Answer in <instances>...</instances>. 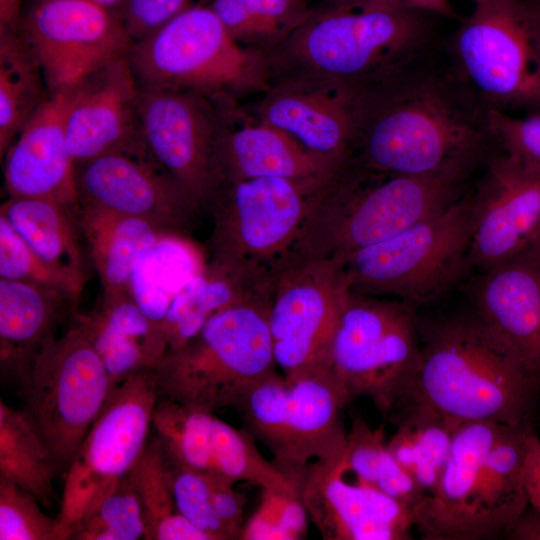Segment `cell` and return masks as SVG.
Instances as JSON below:
<instances>
[{"instance_id": "ac0fdd59", "label": "cell", "mask_w": 540, "mask_h": 540, "mask_svg": "<svg viewBox=\"0 0 540 540\" xmlns=\"http://www.w3.org/2000/svg\"><path fill=\"white\" fill-rule=\"evenodd\" d=\"M343 453L310 463L295 481L307 514L325 540H406L414 510L380 490L344 476Z\"/></svg>"}, {"instance_id": "1f68e13d", "label": "cell", "mask_w": 540, "mask_h": 540, "mask_svg": "<svg viewBox=\"0 0 540 540\" xmlns=\"http://www.w3.org/2000/svg\"><path fill=\"white\" fill-rule=\"evenodd\" d=\"M58 475L48 446L25 409L0 400V477L32 494L45 507L53 506V481Z\"/></svg>"}, {"instance_id": "f35d334b", "label": "cell", "mask_w": 540, "mask_h": 540, "mask_svg": "<svg viewBox=\"0 0 540 540\" xmlns=\"http://www.w3.org/2000/svg\"><path fill=\"white\" fill-rule=\"evenodd\" d=\"M309 516L298 492L262 488L258 507L245 522L240 540H300Z\"/></svg>"}, {"instance_id": "484cf974", "label": "cell", "mask_w": 540, "mask_h": 540, "mask_svg": "<svg viewBox=\"0 0 540 540\" xmlns=\"http://www.w3.org/2000/svg\"><path fill=\"white\" fill-rule=\"evenodd\" d=\"M69 295L43 286L0 279V370L24 393L32 366L54 335Z\"/></svg>"}, {"instance_id": "3957f363", "label": "cell", "mask_w": 540, "mask_h": 540, "mask_svg": "<svg viewBox=\"0 0 540 540\" xmlns=\"http://www.w3.org/2000/svg\"><path fill=\"white\" fill-rule=\"evenodd\" d=\"M433 17L378 5L325 2L264 51L271 82L311 79L356 89L381 80L441 49Z\"/></svg>"}, {"instance_id": "5b68a950", "label": "cell", "mask_w": 540, "mask_h": 540, "mask_svg": "<svg viewBox=\"0 0 540 540\" xmlns=\"http://www.w3.org/2000/svg\"><path fill=\"white\" fill-rule=\"evenodd\" d=\"M128 59L140 84L193 92L224 109L271 85L265 52L236 42L209 7L197 3L134 42Z\"/></svg>"}, {"instance_id": "ffe728a7", "label": "cell", "mask_w": 540, "mask_h": 540, "mask_svg": "<svg viewBox=\"0 0 540 540\" xmlns=\"http://www.w3.org/2000/svg\"><path fill=\"white\" fill-rule=\"evenodd\" d=\"M138 101L139 83L128 55L67 88L65 128L75 163L145 147Z\"/></svg>"}, {"instance_id": "f5cc1de1", "label": "cell", "mask_w": 540, "mask_h": 540, "mask_svg": "<svg viewBox=\"0 0 540 540\" xmlns=\"http://www.w3.org/2000/svg\"><path fill=\"white\" fill-rule=\"evenodd\" d=\"M532 247H533V249L535 251V254L537 256L538 263H539V266H540V237Z\"/></svg>"}, {"instance_id": "681fc988", "label": "cell", "mask_w": 540, "mask_h": 540, "mask_svg": "<svg viewBox=\"0 0 540 540\" xmlns=\"http://www.w3.org/2000/svg\"><path fill=\"white\" fill-rule=\"evenodd\" d=\"M27 0H0V34L17 33Z\"/></svg>"}, {"instance_id": "d4e9b609", "label": "cell", "mask_w": 540, "mask_h": 540, "mask_svg": "<svg viewBox=\"0 0 540 540\" xmlns=\"http://www.w3.org/2000/svg\"><path fill=\"white\" fill-rule=\"evenodd\" d=\"M222 111L228 128L226 163L230 183L259 177L323 181L350 158L308 149L290 134L256 120L244 104Z\"/></svg>"}, {"instance_id": "816d5d0a", "label": "cell", "mask_w": 540, "mask_h": 540, "mask_svg": "<svg viewBox=\"0 0 540 540\" xmlns=\"http://www.w3.org/2000/svg\"><path fill=\"white\" fill-rule=\"evenodd\" d=\"M532 23L540 38V0H525Z\"/></svg>"}, {"instance_id": "9c48e42d", "label": "cell", "mask_w": 540, "mask_h": 540, "mask_svg": "<svg viewBox=\"0 0 540 540\" xmlns=\"http://www.w3.org/2000/svg\"><path fill=\"white\" fill-rule=\"evenodd\" d=\"M443 43L456 75L488 109L540 112V38L525 0H471Z\"/></svg>"}, {"instance_id": "8992f818", "label": "cell", "mask_w": 540, "mask_h": 540, "mask_svg": "<svg viewBox=\"0 0 540 540\" xmlns=\"http://www.w3.org/2000/svg\"><path fill=\"white\" fill-rule=\"evenodd\" d=\"M270 301L241 303L211 317L187 343L152 368L159 395L207 412L236 410L276 366Z\"/></svg>"}, {"instance_id": "e0dca14e", "label": "cell", "mask_w": 540, "mask_h": 540, "mask_svg": "<svg viewBox=\"0 0 540 540\" xmlns=\"http://www.w3.org/2000/svg\"><path fill=\"white\" fill-rule=\"evenodd\" d=\"M473 199L469 265L485 272L532 247L540 237V173L494 153L483 166Z\"/></svg>"}, {"instance_id": "ba28073f", "label": "cell", "mask_w": 540, "mask_h": 540, "mask_svg": "<svg viewBox=\"0 0 540 540\" xmlns=\"http://www.w3.org/2000/svg\"><path fill=\"white\" fill-rule=\"evenodd\" d=\"M351 401L333 371L318 366L289 377L276 370L235 411L242 428L271 452V461L295 484L310 463L343 453V412Z\"/></svg>"}, {"instance_id": "f1b7e54d", "label": "cell", "mask_w": 540, "mask_h": 540, "mask_svg": "<svg viewBox=\"0 0 540 540\" xmlns=\"http://www.w3.org/2000/svg\"><path fill=\"white\" fill-rule=\"evenodd\" d=\"M77 216L98 273L102 296L129 293L137 262L169 232L145 219L78 204Z\"/></svg>"}, {"instance_id": "83f0119b", "label": "cell", "mask_w": 540, "mask_h": 540, "mask_svg": "<svg viewBox=\"0 0 540 540\" xmlns=\"http://www.w3.org/2000/svg\"><path fill=\"white\" fill-rule=\"evenodd\" d=\"M536 435L532 422L508 425L486 454L474 511L473 540L504 536L528 509L522 480Z\"/></svg>"}, {"instance_id": "4fadbf2b", "label": "cell", "mask_w": 540, "mask_h": 540, "mask_svg": "<svg viewBox=\"0 0 540 540\" xmlns=\"http://www.w3.org/2000/svg\"><path fill=\"white\" fill-rule=\"evenodd\" d=\"M138 107L150 153L196 212L208 209L215 195L230 184L222 109L193 92L140 83Z\"/></svg>"}, {"instance_id": "7c38bea8", "label": "cell", "mask_w": 540, "mask_h": 540, "mask_svg": "<svg viewBox=\"0 0 540 540\" xmlns=\"http://www.w3.org/2000/svg\"><path fill=\"white\" fill-rule=\"evenodd\" d=\"M113 389L87 330L76 322L37 355L23 393L26 412L65 475Z\"/></svg>"}, {"instance_id": "7a4b0ae2", "label": "cell", "mask_w": 540, "mask_h": 540, "mask_svg": "<svg viewBox=\"0 0 540 540\" xmlns=\"http://www.w3.org/2000/svg\"><path fill=\"white\" fill-rule=\"evenodd\" d=\"M418 370L385 419L417 407L459 427L490 421L532 422L540 400V372L520 363L473 310L423 324Z\"/></svg>"}, {"instance_id": "b9f144b4", "label": "cell", "mask_w": 540, "mask_h": 540, "mask_svg": "<svg viewBox=\"0 0 540 540\" xmlns=\"http://www.w3.org/2000/svg\"><path fill=\"white\" fill-rule=\"evenodd\" d=\"M488 122L497 148L524 169L540 173V112L524 117L489 110Z\"/></svg>"}, {"instance_id": "44dd1931", "label": "cell", "mask_w": 540, "mask_h": 540, "mask_svg": "<svg viewBox=\"0 0 540 540\" xmlns=\"http://www.w3.org/2000/svg\"><path fill=\"white\" fill-rule=\"evenodd\" d=\"M256 120L294 137L310 150L350 157L352 89L335 82L282 78L245 106Z\"/></svg>"}, {"instance_id": "30bf717a", "label": "cell", "mask_w": 540, "mask_h": 540, "mask_svg": "<svg viewBox=\"0 0 540 540\" xmlns=\"http://www.w3.org/2000/svg\"><path fill=\"white\" fill-rule=\"evenodd\" d=\"M471 191L447 208L344 261L350 290L417 307L445 292L469 265Z\"/></svg>"}, {"instance_id": "7dc6e473", "label": "cell", "mask_w": 540, "mask_h": 540, "mask_svg": "<svg viewBox=\"0 0 540 540\" xmlns=\"http://www.w3.org/2000/svg\"><path fill=\"white\" fill-rule=\"evenodd\" d=\"M326 2L345 6L378 5L451 19L459 18L450 0H326Z\"/></svg>"}, {"instance_id": "4dcf8cb0", "label": "cell", "mask_w": 540, "mask_h": 540, "mask_svg": "<svg viewBox=\"0 0 540 540\" xmlns=\"http://www.w3.org/2000/svg\"><path fill=\"white\" fill-rule=\"evenodd\" d=\"M77 207L48 199L9 197L0 215L44 262L84 283Z\"/></svg>"}, {"instance_id": "db71d44e", "label": "cell", "mask_w": 540, "mask_h": 540, "mask_svg": "<svg viewBox=\"0 0 540 540\" xmlns=\"http://www.w3.org/2000/svg\"><path fill=\"white\" fill-rule=\"evenodd\" d=\"M212 0H197V4L199 5H207Z\"/></svg>"}, {"instance_id": "5bb4252c", "label": "cell", "mask_w": 540, "mask_h": 540, "mask_svg": "<svg viewBox=\"0 0 540 540\" xmlns=\"http://www.w3.org/2000/svg\"><path fill=\"white\" fill-rule=\"evenodd\" d=\"M159 396L152 369L131 375L111 390L65 474L57 518L64 540L143 454Z\"/></svg>"}, {"instance_id": "277c9868", "label": "cell", "mask_w": 540, "mask_h": 540, "mask_svg": "<svg viewBox=\"0 0 540 540\" xmlns=\"http://www.w3.org/2000/svg\"><path fill=\"white\" fill-rule=\"evenodd\" d=\"M469 178L375 172L351 157L319 189L288 265L344 261L447 208Z\"/></svg>"}, {"instance_id": "bcb514c9", "label": "cell", "mask_w": 540, "mask_h": 540, "mask_svg": "<svg viewBox=\"0 0 540 540\" xmlns=\"http://www.w3.org/2000/svg\"><path fill=\"white\" fill-rule=\"evenodd\" d=\"M250 10L280 27L286 36L307 21L314 8L308 0H239Z\"/></svg>"}, {"instance_id": "c3c4849f", "label": "cell", "mask_w": 540, "mask_h": 540, "mask_svg": "<svg viewBox=\"0 0 540 540\" xmlns=\"http://www.w3.org/2000/svg\"><path fill=\"white\" fill-rule=\"evenodd\" d=\"M522 481L529 506L540 512V438L538 435L532 441Z\"/></svg>"}, {"instance_id": "60d3db41", "label": "cell", "mask_w": 540, "mask_h": 540, "mask_svg": "<svg viewBox=\"0 0 540 540\" xmlns=\"http://www.w3.org/2000/svg\"><path fill=\"white\" fill-rule=\"evenodd\" d=\"M28 491L0 477V540H64L58 519Z\"/></svg>"}, {"instance_id": "ab89813d", "label": "cell", "mask_w": 540, "mask_h": 540, "mask_svg": "<svg viewBox=\"0 0 540 540\" xmlns=\"http://www.w3.org/2000/svg\"><path fill=\"white\" fill-rule=\"evenodd\" d=\"M163 456L166 479L178 512L210 540H229L214 510L208 476L169 459L164 453Z\"/></svg>"}, {"instance_id": "d590c367", "label": "cell", "mask_w": 540, "mask_h": 540, "mask_svg": "<svg viewBox=\"0 0 540 540\" xmlns=\"http://www.w3.org/2000/svg\"><path fill=\"white\" fill-rule=\"evenodd\" d=\"M207 412L159 396L152 427L165 456L199 472L213 475L212 419Z\"/></svg>"}, {"instance_id": "7402d4cb", "label": "cell", "mask_w": 540, "mask_h": 540, "mask_svg": "<svg viewBox=\"0 0 540 540\" xmlns=\"http://www.w3.org/2000/svg\"><path fill=\"white\" fill-rule=\"evenodd\" d=\"M67 89L49 93L5 153L9 197L78 206L76 163L67 143Z\"/></svg>"}, {"instance_id": "8d00e7d4", "label": "cell", "mask_w": 540, "mask_h": 540, "mask_svg": "<svg viewBox=\"0 0 540 540\" xmlns=\"http://www.w3.org/2000/svg\"><path fill=\"white\" fill-rule=\"evenodd\" d=\"M145 538V522L137 492L125 476L72 528L69 540H137Z\"/></svg>"}, {"instance_id": "7bdbcfd3", "label": "cell", "mask_w": 540, "mask_h": 540, "mask_svg": "<svg viewBox=\"0 0 540 540\" xmlns=\"http://www.w3.org/2000/svg\"><path fill=\"white\" fill-rule=\"evenodd\" d=\"M207 6L218 17L227 33L242 45L265 51L286 37L280 27L250 10L239 0H212Z\"/></svg>"}, {"instance_id": "ee69618b", "label": "cell", "mask_w": 540, "mask_h": 540, "mask_svg": "<svg viewBox=\"0 0 540 540\" xmlns=\"http://www.w3.org/2000/svg\"><path fill=\"white\" fill-rule=\"evenodd\" d=\"M191 5V0H129L123 24L134 43L150 35Z\"/></svg>"}, {"instance_id": "8fae6325", "label": "cell", "mask_w": 540, "mask_h": 540, "mask_svg": "<svg viewBox=\"0 0 540 540\" xmlns=\"http://www.w3.org/2000/svg\"><path fill=\"white\" fill-rule=\"evenodd\" d=\"M420 358L416 306L350 290L327 363L352 400L369 397L385 417L415 376Z\"/></svg>"}, {"instance_id": "2e32d148", "label": "cell", "mask_w": 540, "mask_h": 540, "mask_svg": "<svg viewBox=\"0 0 540 540\" xmlns=\"http://www.w3.org/2000/svg\"><path fill=\"white\" fill-rule=\"evenodd\" d=\"M349 292L339 260L297 262L278 274L268 323L274 360L284 376L328 366L329 344Z\"/></svg>"}, {"instance_id": "52a82bcc", "label": "cell", "mask_w": 540, "mask_h": 540, "mask_svg": "<svg viewBox=\"0 0 540 540\" xmlns=\"http://www.w3.org/2000/svg\"><path fill=\"white\" fill-rule=\"evenodd\" d=\"M328 179L259 177L226 185L207 209L212 230L206 263L274 281L289 264L316 195Z\"/></svg>"}, {"instance_id": "d6986e66", "label": "cell", "mask_w": 540, "mask_h": 540, "mask_svg": "<svg viewBox=\"0 0 540 540\" xmlns=\"http://www.w3.org/2000/svg\"><path fill=\"white\" fill-rule=\"evenodd\" d=\"M78 204L150 221L182 234L194 208L147 146L76 164Z\"/></svg>"}, {"instance_id": "f6af8a7d", "label": "cell", "mask_w": 540, "mask_h": 540, "mask_svg": "<svg viewBox=\"0 0 540 540\" xmlns=\"http://www.w3.org/2000/svg\"><path fill=\"white\" fill-rule=\"evenodd\" d=\"M213 506L229 540L239 539L243 526L245 495L238 492L233 483L208 475Z\"/></svg>"}, {"instance_id": "f907efd6", "label": "cell", "mask_w": 540, "mask_h": 540, "mask_svg": "<svg viewBox=\"0 0 540 540\" xmlns=\"http://www.w3.org/2000/svg\"><path fill=\"white\" fill-rule=\"evenodd\" d=\"M123 21L129 0H91Z\"/></svg>"}, {"instance_id": "f546056e", "label": "cell", "mask_w": 540, "mask_h": 540, "mask_svg": "<svg viewBox=\"0 0 540 540\" xmlns=\"http://www.w3.org/2000/svg\"><path fill=\"white\" fill-rule=\"evenodd\" d=\"M273 281L205 264L172 298L160 328L167 352L193 338L217 313L247 302L270 301Z\"/></svg>"}, {"instance_id": "6da1fadb", "label": "cell", "mask_w": 540, "mask_h": 540, "mask_svg": "<svg viewBox=\"0 0 540 540\" xmlns=\"http://www.w3.org/2000/svg\"><path fill=\"white\" fill-rule=\"evenodd\" d=\"M441 52L353 89L356 164L393 175L469 178L494 154L489 110Z\"/></svg>"}, {"instance_id": "cb8c5ba5", "label": "cell", "mask_w": 540, "mask_h": 540, "mask_svg": "<svg viewBox=\"0 0 540 540\" xmlns=\"http://www.w3.org/2000/svg\"><path fill=\"white\" fill-rule=\"evenodd\" d=\"M508 425H460L434 490L414 507V527L426 540H473V518L486 454Z\"/></svg>"}, {"instance_id": "74e56055", "label": "cell", "mask_w": 540, "mask_h": 540, "mask_svg": "<svg viewBox=\"0 0 540 540\" xmlns=\"http://www.w3.org/2000/svg\"><path fill=\"white\" fill-rule=\"evenodd\" d=\"M0 279L61 291L75 301L84 283L44 262L0 215Z\"/></svg>"}, {"instance_id": "e575fe53", "label": "cell", "mask_w": 540, "mask_h": 540, "mask_svg": "<svg viewBox=\"0 0 540 540\" xmlns=\"http://www.w3.org/2000/svg\"><path fill=\"white\" fill-rule=\"evenodd\" d=\"M128 476L141 504L144 539L210 540L178 512L166 479L163 451L158 440L147 445Z\"/></svg>"}, {"instance_id": "4316f807", "label": "cell", "mask_w": 540, "mask_h": 540, "mask_svg": "<svg viewBox=\"0 0 540 540\" xmlns=\"http://www.w3.org/2000/svg\"><path fill=\"white\" fill-rule=\"evenodd\" d=\"M77 317L101 357L113 388L139 371L152 369L167 352L160 326L128 292L101 296L90 314Z\"/></svg>"}, {"instance_id": "9a60e30c", "label": "cell", "mask_w": 540, "mask_h": 540, "mask_svg": "<svg viewBox=\"0 0 540 540\" xmlns=\"http://www.w3.org/2000/svg\"><path fill=\"white\" fill-rule=\"evenodd\" d=\"M18 32L49 93L127 56L133 44L123 21L91 0H27Z\"/></svg>"}, {"instance_id": "836d02e7", "label": "cell", "mask_w": 540, "mask_h": 540, "mask_svg": "<svg viewBox=\"0 0 540 540\" xmlns=\"http://www.w3.org/2000/svg\"><path fill=\"white\" fill-rule=\"evenodd\" d=\"M344 459L358 482L370 485L413 508L426 494L402 468L384 442L382 428L372 429L360 415H354L347 431Z\"/></svg>"}, {"instance_id": "d6a6232c", "label": "cell", "mask_w": 540, "mask_h": 540, "mask_svg": "<svg viewBox=\"0 0 540 540\" xmlns=\"http://www.w3.org/2000/svg\"><path fill=\"white\" fill-rule=\"evenodd\" d=\"M49 96L41 68L19 34L0 35V155Z\"/></svg>"}, {"instance_id": "603a6c76", "label": "cell", "mask_w": 540, "mask_h": 540, "mask_svg": "<svg viewBox=\"0 0 540 540\" xmlns=\"http://www.w3.org/2000/svg\"><path fill=\"white\" fill-rule=\"evenodd\" d=\"M473 310L526 368L540 372V266L533 247L482 272Z\"/></svg>"}]
</instances>
